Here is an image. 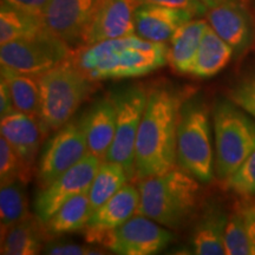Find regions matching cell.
I'll list each match as a JSON object with an SVG mask.
<instances>
[{"mask_svg":"<svg viewBox=\"0 0 255 255\" xmlns=\"http://www.w3.org/2000/svg\"><path fill=\"white\" fill-rule=\"evenodd\" d=\"M182 103V96L168 88H155L149 92L135 144V177L138 180L174 168Z\"/></svg>","mask_w":255,"mask_h":255,"instance_id":"cell-1","label":"cell"},{"mask_svg":"<svg viewBox=\"0 0 255 255\" xmlns=\"http://www.w3.org/2000/svg\"><path fill=\"white\" fill-rule=\"evenodd\" d=\"M70 59L94 82L136 78L165 65L168 46L130 34L79 46Z\"/></svg>","mask_w":255,"mask_h":255,"instance_id":"cell-2","label":"cell"},{"mask_svg":"<svg viewBox=\"0 0 255 255\" xmlns=\"http://www.w3.org/2000/svg\"><path fill=\"white\" fill-rule=\"evenodd\" d=\"M199 182L181 168L139 180L137 214L171 229L183 227L197 209Z\"/></svg>","mask_w":255,"mask_h":255,"instance_id":"cell-3","label":"cell"},{"mask_svg":"<svg viewBox=\"0 0 255 255\" xmlns=\"http://www.w3.org/2000/svg\"><path fill=\"white\" fill-rule=\"evenodd\" d=\"M92 82L72 60L66 59L38 76L39 120L45 136L70 122L92 91Z\"/></svg>","mask_w":255,"mask_h":255,"instance_id":"cell-4","label":"cell"},{"mask_svg":"<svg viewBox=\"0 0 255 255\" xmlns=\"http://www.w3.org/2000/svg\"><path fill=\"white\" fill-rule=\"evenodd\" d=\"M176 163L201 183L214 178L215 156L210 131L209 108L201 97L187 98L181 105L177 124Z\"/></svg>","mask_w":255,"mask_h":255,"instance_id":"cell-5","label":"cell"},{"mask_svg":"<svg viewBox=\"0 0 255 255\" xmlns=\"http://www.w3.org/2000/svg\"><path fill=\"white\" fill-rule=\"evenodd\" d=\"M215 175L228 180L255 149V122L231 100L216 101L213 109Z\"/></svg>","mask_w":255,"mask_h":255,"instance_id":"cell-6","label":"cell"},{"mask_svg":"<svg viewBox=\"0 0 255 255\" xmlns=\"http://www.w3.org/2000/svg\"><path fill=\"white\" fill-rule=\"evenodd\" d=\"M110 95L116 105V133L105 161L122 165L130 181L135 177L136 138L149 94L141 84H133Z\"/></svg>","mask_w":255,"mask_h":255,"instance_id":"cell-7","label":"cell"},{"mask_svg":"<svg viewBox=\"0 0 255 255\" xmlns=\"http://www.w3.org/2000/svg\"><path fill=\"white\" fill-rule=\"evenodd\" d=\"M72 50L68 43L43 30L33 37L2 44V68L23 75L39 76L69 59Z\"/></svg>","mask_w":255,"mask_h":255,"instance_id":"cell-8","label":"cell"},{"mask_svg":"<svg viewBox=\"0 0 255 255\" xmlns=\"http://www.w3.org/2000/svg\"><path fill=\"white\" fill-rule=\"evenodd\" d=\"M88 154V142L82 117L71 120L57 130L43 146L37 171L39 189L52 183Z\"/></svg>","mask_w":255,"mask_h":255,"instance_id":"cell-9","label":"cell"},{"mask_svg":"<svg viewBox=\"0 0 255 255\" xmlns=\"http://www.w3.org/2000/svg\"><path fill=\"white\" fill-rule=\"evenodd\" d=\"M173 240L174 235L168 229L138 214L108 232L97 244L120 255H154L165 250Z\"/></svg>","mask_w":255,"mask_h":255,"instance_id":"cell-10","label":"cell"},{"mask_svg":"<svg viewBox=\"0 0 255 255\" xmlns=\"http://www.w3.org/2000/svg\"><path fill=\"white\" fill-rule=\"evenodd\" d=\"M101 162L94 155L88 154L52 183L39 189L33 205L36 218L45 223L66 201L89 191Z\"/></svg>","mask_w":255,"mask_h":255,"instance_id":"cell-11","label":"cell"},{"mask_svg":"<svg viewBox=\"0 0 255 255\" xmlns=\"http://www.w3.org/2000/svg\"><path fill=\"white\" fill-rule=\"evenodd\" d=\"M137 0H100L83 32L82 45L116 39L135 33Z\"/></svg>","mask_w":255,"mask_h":255,"instance_id":"cell-12","label":"cell"},{"mask_svg":"<svg viewBox=\"0 0 255 255\" xmlns=\"http://www.w3.org/2000/svg\"><path fill=\"white\" fill-rule=\"evenodd\" d=\"M206 17L209 26L232 47L234 55L241 56L254 43L253 17L240 0H232L210 7Z\"/></svg>","mask_w":255,"mask_h":255,"instance_id":"cell-13","label":"cell"},{"mask_svg":"<svg viewBox=\"0 0 255 255\" xmlns=\"http://www.w3.org/2000/svg\"><path fill=\"white\" fill-rule=\"evenodd\" d=\"M100 0H49L41 14L44 30L69 45L79 44Z\"/></svg>","mask_w":255,"mask_h":255,"instance_id":"cell-14","label":"cell"},{"mask_svg":"<svg viewBox=\"0 0 255 255\" xmlns=\"http://www.w3.org/2000/svg\"><path fill=\"white\" fill-rule=\"evenodd\" d=\"M0 131L21 159L25 178L28 183L33 174V163L39 151L41 139L45 136L39 120L31 115L14 110L1 117Z\"/></svg>","mask_w":255,"mask_h":255,"instance_id":"cell-15","label":"cell"},{"mask_svg":"<svg viewBox=\"0 0 255 255\" xmlns=\"http://www.w3.org/2000/svg\"><path fill=\"white\" fill-rule=\"evenodd\" d=\"M139 205V191L130 184H124L109 201L92 213L83 229L87 242L97 244L98 240L127 222L137 212Z\"/></svg>","mask_w":255,"mask_h":255,"instance_id":"cell-16","label":"cell"},{"mask_svg":"<svg viewBox=\"0 0 255 255\" xmlns=\"http://www.w3.org/2000/svg\"><path fill=\"white\" fill-rule=\"evenodd\" d=\"M193 18V14L181 8L142 4L135 11V33L152 43L164 44Z\"/></svg>","mask_w":255,"mask_h":255,"instance_id":"cell-17","label":"cell"},{"mask_svg":"<svg viewBox=\"0 0 255 255\" xmlns=\"http://www.w3.org/2000/svg\"><path fill=\"white\" fill-rule=\"evenodd\" d=\"M89 154L105 161L116 133V105L109 96L98 98L82 116Z\"/></svg>","mask_w":255,"mask_h":255,"instance_id":"cell-18","label":"cell"},{"mask_svg":"<svg viewBox=\"0 0 255 255\" xmlns=\"http://www.w3.org/2000/svg\"><path fill=\"white\" fill-rule=\"evenodd\" d=\"M228 213L218 202L207 203L190 235L191 253L197 255L226 254L225 233Z\"/></svg>","mask_w":255,"mask_h":255,"instance_id":"cell-19","label":"cell"},{"mask_svg":"<svg viewBox=\"0 0 255 255\" xmlns=\"http://www.w3.org/2000/svg\"><path fill=\"white\" fill-rule=\"evenodd\" d=\"M225 248L228 255H255V197H242L228 214Z\"/></svg>","mask_w":255,"mask_h":255,"instance_id":"cell-20","label":"cell"},{"mask_svg":"<svg viewBox=\"0 0 255 255\" xmlns=\"http://www.w3.org/2000/svg\"><path fill=\"white\" fill-rule=\"evenodd\" d=\"M207 26L208 21L203 19H191L175 32L168 47V62L175 71L190 75Z\"/></svg>","mask_w":255,"mask_h":255,"instance_id":"cell-21","label":"cell"},{"mask_svg":"<svg viewBox=\"0 0 255 255\" xmlns=\"http://www.w3.org/2000/svg\"><path fill=\"white\" fill-rule=\"evenodd\" d=\"M234 55L231 46L212 27L207 26L190 75L197 78H212L228 65Z\"/></svg>","mask_w":255,"mask_h":255,"instance_id":"cell-22","label":"cell"},{"mask_svg":"<svg viewBox=\"0 0 255 255\" xmlns=\"http://www.w3.org/2000/svg\"><path fill=\"white\" fill-rule=\"evenodd\" d=\"M92 214L89 191L78 194L66 201L60 208L43 223L47 239L62 237L69 233L83 231Z\"/></svg>","mask_w":255,"mask_h":255,"instance_id":"cell-23","label":"cell"},{"mask_svg":"<svg viewBox=\"0 0 255 255\" xmlns=\"http://www.w3.org/2000/svg\"><path fill=\"white\" fill-rule=\"evenodd\" d=\"M47 239L44 226L34 216H27L1 237L2 255H36L43 252V242Z\"/></svg>","mask_w":255,"mask_h":255,"instance_id":"cell-24","label":"cell"},{"mask_svg":"<svg viewBox=\"0 0 255 255\" xmlns=\"http://www.w3.org/2000/svg\"><path fill=\"white\" fill-rule=\"evenodd\" d=\"M1 78L7 83L14 109L38 119L39 116L38 76L23 75L1 66Z\"/></svg>","mask_w":255,"mask_h":255,"instance_id":"cell-25","label":"cell"},{"mask_svg":"<svg viewBox=\"0 0 255 255\" xmlns=\"http://www.w3.org/2000/svg\"><path fill=\"white\" fill-rule=\"evenodd\" d=\"M26 183L21 180L11 181L1 184L0 189V226L1 237L21 220L30 216L27 194L25 190Z\"/></svg>","mask_w":255,"mask_h":255,"instance_id":"cell-26","label":"cell"},{"mask_svg":"<svg viewBox=\"0 0 255 255\" xmlns=\"http://www.w3.org/2000/svg\"><path fill=\"white\" fill-rule=\"evenodd\" d=\"M129 181L122 165L110 161H102L89 189L92 213L109 201Z\"/></svg>","mask_w":255,"mask_h":255,"instance_id":"cell-27","label":"cell"},{"mask_svg":"<svg viewBox=\"0 0 255 255\" xmlns=\"http://www.w3.org/2000/svg\"><path fill=\"white\" fill-rule=\"evenodd\" d=\"M44 30L41 18L1 4L0 8V43L33 37Z\"/></svg>","mask_w":255,"mask_h":255,"instance_id":"cell-28","label":"cell"},{"mask_svg":"<svg viewBox=\"0 0 255 255\" xmlns=\"http://www.w3.org/2000/svg\"><path fill=\"white\" fill-rule=\"evenodd\" d=\"M225 184L239 196L255 197V149Z\"/></svg>","mask_w":255,"mask_h":255,"instance_id":"cell-29","label":"cell"},{"mask_svg":"<svg viewBox=\"0 0 255 255\" xmlns=\"http://www.w3.org/2000/svg\"><path fill=\"white\" fill-rule=\"evenodd\" d=\"M19 178L26 182L24 165L17 152L4 137L0 138V182L6 184Z\"/></svg>","mask_w":255,"mask_h":255,"instance_id":"cell-30","label":"cell"},{"mask_svg":"<svg viewBox=\"0 0 255 255\" xmlns=\"http://www.w3.org/2000/svg\"><path fill=\"white\" fill-rule=\"evenodd\" d=\"M229 100L255 119V73L241 79L229 91Z\"/></svg>","mask_w":255,"mask_h":255,"instance_id":"cell-31","label":"cell"},{"mask_svg":"<svg viewBox=\"0 0 255 255\" xmlns=\"http://www.w3.org/2000/svg\"><path fill=\"white\" fill-rule=\"evenodd\" d=\"M43 253L50 255H94L105 254V252H102L100 248L84 246L73 242L51 240L44 246Z\"/></svg>","mask_w":255,"mask_h":255,"instance_id":"cell-32","label":"cell"},{"mask_svg":"<svg viewBox=\"0 0 255 255\" xmlns=\"http://www.w3.org/2000/svg\"><path fill=\"white\" fill-rule=\"evenodd\" d=\"M139 5L150 4V5H159L167 6V7L181 8L188 11L194 17H201L205 15L208 11V7L203 5L199 0H137Z\"/></svg>","mask_w":255,"mask_h":255,"instance_id":"cell-33","label":"cell"},{"mask_svg":"<svg viewBox=\"0 0 255 255\" xmlns=\"http://www.w3.org/2000/svg\"><path fill=\"white\" fill-rule=\"evenodd\" d=\"M49 0H1V4L18 9L24 13L40 17Z\"/></svg>","mask_w":255,"mask_h":255,"instance_id":"cell-34","label":"cell"},{"mask_svg":"<svg viewBox=\"0 0 255 255\" xmlns=\"http://www.w3.org/2000/svg\"><path fill=\"white\" fill-rule=\"evenodd\" d=\"M14 110L11 91H9L7 83L1 78V82H0V116L4 117Z\"/></svg>","mask_w":255,"mask_h":255,"instance_id":"cell-35","label":"cell"},{"mask_svg":"<svg viewBox=\"0 0 255 255\" xmlns=\"http://www.w3.org/2000/svg\"><path fill=\"white\" fill-rule=\"evenodd\" d=\"M199 1L202 2L203 5H206L207 7H214L216 5L222 4V2H227V1H232V0H199Z\"/></svg>","mask_w":255,"mask_h":255,"instance_id":"cell-36","label":"cell"}]
</instances>
